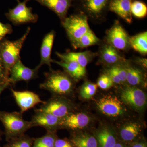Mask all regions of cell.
<instances>
[{"mask_svg":"<svg viewBox=\"0 0 147 147\" xmlns=\"http://www.w3.org/2000/svg\"><path fill=\"white\" fill-rule=\"evenodd\" d=\"M131 147H147L146 145L142 142H138L134 144Z\"/></svg>","mask_w":147,"mask_h":147,"instance_id":"f35d334b","label":"cell"},{"mask_svg":"<svg viewBox=\"0 0 147 147\" xmlns=\"http://www.w3.org/2000/svg\"><path fill=\"white\" fill-rule=\"evenodd\" d=\"M55 147H74L70 141L67 139H59L57 138L55 141Z\"/></svg>","mask_w":147,"mask_h":147,"instance_id":"d590c367","label":"cell"},{"mask_svg":"<svg viewBox=\"0 0 147 147\" xmlns=\"http://www.w3.org/2000/svg\"><path fill=\"white\" fill-rule=\"evenodd\" d=\"M12 27L9 24H4L0 22V40L3 39L6 35L12 32Z\"/></svg>","mask_w":147,"mask_h":147,"instance_id":"836d02e7","label":"cell"},{"mask_svg":"<svg viewBox=\"0 0 147 147\" xmlns=\"http://www.w3.org/2000/svg\"><path fill=\"white\" fill-rule=\"evenodd\" d=\"M61 23L73 47L81 37L91 30L88 17L84 13L71 15Z\"/></svg>","mask_w":147,"mask_h":147,"instance_id":"277c9868","label":"cell"},{"mask_svg":"<svg viewBox=\"0 0 147 147\" xmlns=\"http://www.w3.org/2000/svg\"><path fill=\"white\" fill-rule=\"evenodd\" d=\"M131 11L132 15L137 18H144L146 16L147 7L142 1H135L131 3Z\"/></svg>","mask_w":147,"mask_h":147,"instance_id":"f1b7e54d","label":"cell"},{"mask_svg":"<svg viewBox=\"0 0 147 147\" xmlns=\"http://www.w3.org/2000/svg\"><path fill=\"white\" fill-rule=\"evenodd\" d=\"M31 28L28 27L25 34L15 41H10L6 38L0 40V53L9 74L11 68L21 59L20 53L21 48Z\"/></svg>","mask_w":147,"mask_h":147,"instance_id":"3957f363","label":"cell"},{"mask_svg":"<svg viewBox=\"0 0 147 147\" xmlns=\"http://www.w3.org/2000/svg\"><path fill=\"white\" fill-rule=\"evenodd\" d=\"M131 0H111L108 9L129 24L132 21L131 11Z\"/></svg>","mask_w":147,"mask_h":147,"instance_id":"ac0fdd59","label":"cell"},{"mask_svg":"<svg viewBox=\"0 0 147 147\" xmlns=\"http://www.w3.org/2000/svg\"><path fill=\"white\" fill-rule=\"evenodd\" d=\"M53 63L61 67L66 73L74 80H79L86 75V68L73 61L61 60L58 61L54 60Z\"/></svg>","mask_w":147,"mask_h":147,"instance_id":"ffe728a7","label":"cell"},{"mask_svg":"<svg viewBox=\"0 0 147 147\" xmlns=\"http://www.w3.org/2000/svg\"><path fill=\"white\" fill-rule=\"evenodd\" d=\"M55 36V32L52 30L45 35L42 40V44L40 47V61L37 68L39 69L42 65H47L51 69V63H53L54 60L51 57V52L53 48L54 39Z\"/></svg>","mask_w":147,"mask_h":147,"instance_id":"e0dca14e","label":"cell"},{"mask_svg":"<svg viewBox=\"0 0 147 147\" xmlns=\"http://www.w3.org/2000/svg\"><path fill=\"white\" fill-rule=\"evenodd\" d=\"M34 138L23 134L10 140L3 147H32Z\"/></svg>","mask_w":147,"mask_h":147,"instance_id":"83f0119b","label":"cell"},{"mask_svg":"<svg viewBox=\"0 0 147 147\" xmlns=\"http://www.w3.org/2000/svg\"><path fill=\"white\" fill-rule=\"evenodd\" d=\"M130 38L125 30L117 21L107 32L105 38L107 43L117 50L123 51L131 47Z\"/></svg>","mask_w":147,"mask_h":147,"instance_id":"8992f818","label":"cell"},{"mask_svg":"<svg viewBox=\"0 0 147 147\" xmlns=\"http://www.w3.org/2000/svg\"><path fill=\"white\" fill-rule=\"evenodd\" d=\"M71 104L68 100L55 96L44 101L40 108L36 110L50 113L61 119L71 113Z\"/></svg>","mask_w":147,"mask_h":147,"instance_id":"52a82bcc","label":"cell"},{"mask_svg":"<svg viewBox=\"0 0 147 147\" xmlns=\"http://www.w3.org/2000/svg\"><path fill=\"white\" fill-rule=\"evenodd\" d=\"M35 114L32 118L31 122L33 127L40 126L47 131H56L60 127L61 119L47 112L36 110Z\"/></svg>","mask_w":147,"mask_h":147,"instance_id":"4fadbf2b","label":"cell"},{"mask_svg":"<svg viewBox=\"0 0 147 147\" xmlns=\"http://www.w3.org/2000/svg\"><path fill=\"white\" fill-rule=\"evenodd\" d=\"M39 69L36 67L32 69L24 65L21 59L11 68L8 82L10 85H15L20 81H30L37 77Z\"/></svg>","mask_w":147,"mask_h":147,"instance_id":"9c48e42d","label":"cell"},{"mask_svg":"<svg viewBox=\"0 0 147 147\" xmlns=\"http://www.w3.org/2000/svg\"><path fill=\"white\" fill-rule=\"evenodd\" d=\"M135 62L137 64L141 66L143 68H147V59L146 58H137L135 59Z\"/></svg>","mask_w":147,"mask_h":147,"instance_id":"8d00e7d4","label":"cell"},{"mask_svg":"<svg viewBox=\"0 0 147 147\" xmlns=\"http://www.w3.org/2000/svg\"><path fill=\"white\" fill-rule=\"evenodd\" d=\"M130 47L143 55L147 54V32H143L130 37Z\"/></svg>","mask_w":147,"mask_h":147,"instance_id":"603a6c76","label":"cell"},{"mask_svg":"<svg viewBox=\"0 0 147 147\" xmlns=\"http://www.w3.org/2000/svg\"><path fill=\"white\" fill-rule=\"evenodd\" d=\"M121 100L124 103L137 110H142L146 104V97L142 90L133 86H127L121 92Z\"/></svg>","mask_w":147,"mask_h":147,"instance_id":"ba28073f","label":"cell"},{"mask_svg":"<svg viewBox=\"0 0 147 147\" xmlns=\"http://www.w3.org/2000/svg\"><path fill=\"white\" fill-rule=\"evenodd\" d=\"M98 147H113L117 143L114 133L107 128L101 129L96 135Z\"/></svg>","mask_w":147,"mask_h":147,"instance_id":"7402d4cb","label":"cell"},{"mask_svg":"<svg viewBox=\"0 0 147 147\" xmlns=\"http://www.w3.org/2000/svg\"><path fill=\"white\" fill-rule=\"evenodd\" d=\"M9 74L5 68L0 53V84L8 82Z\"/></svg>","mask_w":147,"mask_h":147,"instance_id":"1f68e13d","label":"cell"},{"mask_svg":"<svg viewBox=\"0 0 147 147\" xmlns=\"http://www.w3.org/2000/svg\"><path fill=\"white\" fill-rule=\"evenodd\" d=\"M110 2V0H82V7L86 12L84 14L93 21H102Z\"/></svg>","mask_w":147,"mask_h":147,"instance_id":"30bf717a","label":"cell"},{"mask_svg":"<svg viewBox=\"0 0 147 147\" xmlns=\"http://www.w3.org/2000/svg\"><path fill=\"white\" fill-rule=\"evenodd\" d=\"M41 5L46 7L60 18L61 22L67 17L68 10L73 0H34Z\"/></svg>","mask_w":147,"mask_h":147,"instance_id":"2e32d148","label":"cell"},{"mask_svg":"<svg viewBox=\"0 0 147 147\" xmlns=\"http://www.w3.org/2000/svg\"><path fill=\"white\" fill-rule=\"evenodd\" d=\"M113 147H125L121 143H116Z\"/></svg>","mask_w":147,"mask_h":147,"instance_id":"ab89813d","label":"cell"},{"mask_svg":"<svg viewBox=\"0 0 147 147\" xmlns=\"http://www.w3.org/2000/svg\"><path fill=\"white\" fill-rule=\"evenodd\" d=\"M3 134V132L1 130H0V142H1V140L2 136Z\"/></svg>","mask_w":147,"mask_h":147,"instance_id":"60d3db41","label":"cell"},{"mask_svg":"<svg viewBox=\"0 0 147 147\" xmlns=\"http://www.w3.org/2000/svg\"><path fill=\"white\" fill-rule=\"evenodd\" d=\"M116 70L121 83L126 82L127 73L125 67L121 66V64L116 65Z\"/></svg>","mask_w":147,"mask_h":147,"instance_id":"e575fe53","label":"cell"},{"mask_svg":"<svg viewBox=\"0 0 147 147\" xmlns=\"http://www.w3.org/2000/svg\"><path fill=\"white\" fill-rule=\"evenodd\" d=\"M99 56L100 61L102 63L108 65L114 66L126 62L125 58L119 53L118 50L108 43L101 47Z\"/></svg>","mask_w":147,"mask_h":147,"instance_id":"9a60e30c","label":"cell"},{"mask_svg":"<svg viewBox=\"0 0 147 147\" xmlns=\"http://www.w3.org/2000/svg\"><path fill=\"white\" fill-rule=\"evenodd\" d=\"M125 67L127 73L126 82L129 85L134 86L143 83L144 74L140 69L129 65H127Z\"/></svg>","mask_w":147,"mask_h":147,"instance_id":"d4e9b609","label":"cell"},{"mask_svg":"<svg viewBox=\"0 0 147 147\" xmlns=\"http://www.w3.org/2000/svg\"><path fill=\"white\" fill-rule=\"evenodd\" d=\"M22 115L21 112L0 111V121L4 127L7 142L25 134L33 127L31 122L25 120Z\"/></svg>","mask_w":147,"mask_h":147,"instance_id":"6da1fadb","label":"cell"},{"mask_svg":"<svg viewBox=\"0 0 147 147\" xmlns=\"http://www.w3.org/2000/svg\"><path fill=\"white\" fill-rule=\"evenodd\" d=\"M45 76V81L40 85V89L59 96L66 95L72 91L73 82L67 74L51 69Z\"/></svg>","mask_w":147,"mask_h":147,"instance_id":"7a4b0ae2","label":"cell"},{"mask_svg":"<svg viewBox=\"0 0 147 147\" xmlns=\"http://www.w3.org/2000/svg\"><path fill=\"white\" fill-rule=\"evenodd\" d=\"M97 88V84L90 82H86L81 87L80 95L84 99H90L95 94Z\"/></svg>","mask_w":147,"mask_h":147,"instance_id":"f546056e","label":"cell"},{"mask_svg":"<svg viewBox=\"0 0 147 147\" xmlns=\"http://www.w3.org/2000/svg\"><path fill=\"white\" fill-rule=\"evenodd\" d=\"M106 74L109 76L114 84H121L120 79L119 78L118 74L116 70L115 65L113 66L108 69Z\"/></svg>","mask_w":147,"mask_h":147,"instance_id":"d6a6232c","label":"cell"},{"mask_svg":"<svg viewBox=\"0 0 147 147\" xmlns=\"http://www.w3.org/2000/svg\"><path fill=\"white\" fill-rule=\"evenodd\" d=\"M56 131H47L44 136L34 139L32 147H55Z\"/></svg>","mask_w":147,"mask_h":147,"instance_id":"484cf974","label":"cell"},{"mask_svg":"<svg viewBox=\"0 0 147 147\" xmlns=\"http://www.w3.org/2000/svg\"><path fill=\"white\" fill-rule=\"evenodd\" d=\"M96 105L99 111L109 117H117L124 113L122 103L117 98L113 96H105L98 100Z\"/></svg>","mask_w":147,"mask_h":147,"instance_id":"8fae6325","label":"cell"},{"mask_svg":"<svg viewBox=\"0 0 147 147\" xmlns=\"http://www.w3.org/2000/svg\"><path fill=\"white\" fill-rule=\"evenodd\" d=\"M100 41V40L90 30L81 37L73 47L76 49L85 48L96 45L99 43Z\"/></svg>","mask_w":147,"mask_h":147,"instance_id":"4316f807","label":"cell"},{"mask_svg":"<svg viewBox=\"0 0 147 147\" xmlns=\"http://www.w3.org/2000/svg\"><path fill=\"white\" fill-rule=\"evenodd\" d=\"M9 86H10L9 82L5 83L4 84H0V96H1V94L2 92L5 89L8 88Z\"/></svg>","mask_w":147,"mask_h":147,"instance_id":"74e56055","label":"cell"},{"mask_svg":"<svg viewBox=\"0 0 147 147\" xmlns=\"http://www.w3.org/2000/svg\"><path fill=\"white\" fill-rule=\"evenodd\" d=\"M141 131L140 126L138 124L132 123L125 125L121 129V138L125 142H131L136 139Z\"/></svg>","mask_w":147,"mask_h":147,"instance_id":"cb8c5ba5","label":"cell"},{"mask_svg":"<svg viewBox=\"0 0 147 147\" xmlns=\"http://www.w3.org/2000/svg\"><path fill=\"white\" fill-rule=\"evenodd\" d=\"M11 90L22 114L33 108L37 104L44 102L38 95L33 92L28 90L16 91L12 89Z\"/></svg>","mask_w":147,"mask_h":147,"instance_id":"7c38bea8","label":"cell"},{"mask_svg":"<svg viewBox=\"0 0 147 147\" xmlns=\"http://www.w3.org/2000/svg\"><path fill=\"white\" fill-rule=\"evenodd\" d=\"M56 54L61 60L73 61L85 68L90 61L97 55L96 53L90 51L79 53L69 52L64 54L56 52Z\"/></svg>","mask_w":147,"mask_h":147,"instance_id":"d6986e66","label":"cell"},{"mask_svg":"<svg viewBox=\"0 0 147 147\" xmlns=\"http://www.w3.org/2000/svg\"><path fill=\"white\" fill-rule=\"evenodd\" d=\"M90 121L89 117L85 113H71L61 119L60 127L69 129H81L86 127Z\"/></svg>","mask_w":147,"mask_h":147,"instance_id":"5bb4252c","label":"cell"},{"mask_svg":"<svg viewBox=\"0 0 147 147\" xmlns=\"http://www.w3.org/2000/svg\"><path fill=\"white\" fill-rule=\"evenodd\" d=\"M30 1L24 0L21 2L17 0V5L14 8L9 9L8 12L5 13L7 19L15 25L36 23L38 16L32 13V7L27 6V3Z\"/></svg>","mask_w":147,"mask_h":147,"instance_id":"5b68a950","label":"cell"},{"mask_svg":"<svg viewBox=\"0 0 147 147\" xmlns=\"http://www.w3.org/2000/svg\"><path fill=\"white\" fill-rule=\"evenodd\" d=\"M70 142L74 147H98L96 138L88 134L74 135Z\"/></svg>","mask_w":147,"mask_h":147,"instance_id":"44dd1931","label":"cell"},{"mask_svg":"<svg viewBox=\"0 0 147 147\" xmlns=\"http://www.w3.org/2000/svg\"><path fill=\"white\" fill-rule=\"evenodd\" d=\"M114 83L109 76L106 73L102 74L98 78L97 86L102 90H107L113 86Z\"/></svg>","mask_w":147,"mask_h":147,"instance_id":"4dcf8cb0","label":"cell"}]
</instances>
